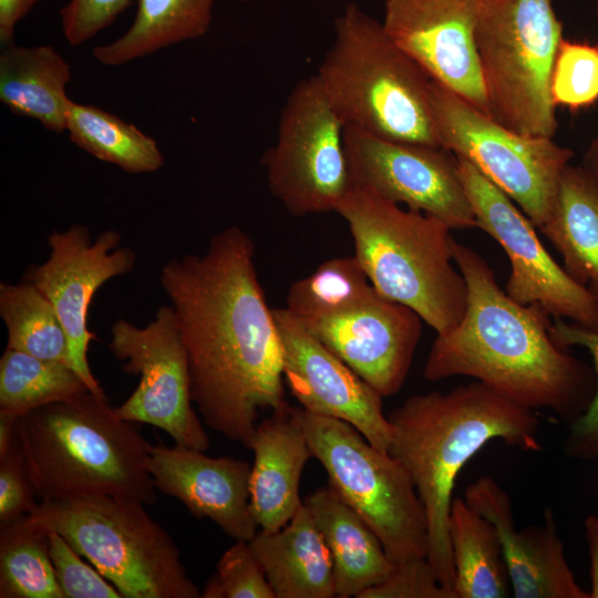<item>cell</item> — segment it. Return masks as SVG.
<instances>
[{"instance_id":"1","label":"cell","mask_w":598,"mask_h":598,"mask_svg":"<svg viewBox=\"0 0 598 598\" xmlns=\"http://www.w3.org/2000/svg\"><path fill=\"white\" fill-rule=\"evenodd\" d=\"M159 282L187 350L200 419L249 448L260 412L287 404L279 333L259 282L252 239L237 226L227 227L202 255L166 261Z\"/></svg>"},{"instance_id":"2","label":"cell","mask_w":598,"mask_h":598,"mask_svg":"<svg viewBox=\"0 0 598 598\" xmlns=\"http://www.w3.org/2000/svg\"><path fill=\"white\" fill-rule=\"evenodd\" d=\"M453 257L466 282V309L455 328L436 334L424 378L470 377L519 405L575 422L595 396V369L559 347L550 316L512 299L473 248L454 240Z\"/></svg>"},{"instance_id":"3","label":"cell","mask_w":598,"mask_h":598,"mask_svg":"<svg viewBox=\"0 0 598 598\" xmlns=\"http://www.w3.org/2000/svg\"><path fill=\"white\" fill-rule=\"evenodd\" d=\"M388 417L392 426L389 453L409 473L426 513V558L439 581L453 590L448 517L457 475L493 440L538 452V417L534 410L478 381L448 392L411 395Z\"/></svg>"},{"instance_id":"4","label":"cell","mask_w":598,"mask_h":598,"mask_svg":"<svg viewBox=\"0 0 598 598\" xmlns=\"http://www.w3.org/2000/svg\"><path fill=\"white\" fill-rule=\"evenodd\" d=\"M19 442L35 495L58 501L110 495L155 504L151 444L105 394L85 391L19 417Z\"/></svg>"},{"instance_id":"5","label":"cell","mask_w":598,"mask_h":598,"mask_svg":"<svg viewBox=\"0 0 598 598\" xmlns=\"http://www.w3.org/2000/svg\"><path fill=\"white\" fill-rule=\"evenodd\" d=\"M336 213L347 221L354 257L379 293L411 308L436 334L458 324L467 288L445 223L353 185Z\"/></svg>"},{"instance_id":"6","label":"cell","mask_w":598,"mask_h":598,"mask_svg":"<svg viewBox=\"0 0 598 598\" xmlns=\"http://www.w3.org/2000/svg\"><path fill=\"white\" fill-rule=\"evenodd\" d=\"M344 122L381 138L441 147L430 102L431 80L385 32L349 3L316 73Z\"/></svg>"},{"instance_id":"7","label":"cell","mask_w":598,"mask_h":598,"mask_svg":"<svg viewBox=\"0 0 598 598\" xmlns=\"http://www.w3.org/2000/svg\"><path fill=\"white\" fill-rule=\"evenodd\" d=\"M143 502L86 495L40 501L28 520L61 535L123 598H198L202 591L169 533Z\"/></svg>"},{"instance_id":"8","label":"cell","mask_w":598,"mask_h":598,"mask_svg":"<svg viewBox=\"0 0 598 598\" xmlns=\"http://www.w3.org/2000/svg\"><path fill=\"white\" fill-rule=\"evenodd\" d=\"M489 114L518 134L554 138L550 82L563 37L551 0H483L476 30Z\"/></svg>"},{"instance_id":"9","label":"cell","mask_w":598,"mask_h":598,"mask_svg":"<svg viewBox=\"0 0 598 598\" xmlns=\"http://www.w3.org/2000/svg\"><path fill=\"white\" fill-rule=\"evenodd\" d=\"M297 413L329 486L374 532L393 565L426 558V513L404 466L344 421Z\"/></svg>"},{"instance_id":"10","label":"cell","mask_w":598,"mask_h":598,"mask_svg":"<svg viewBox=\"0 0 598 598\" xmlns=\"http://www.w3.org/2000/svg\"><path fill=\"white\" fill-rule=\"evenodd\" d=\"M430 102L440 146L473 164L542 227L573 151L554 138L511 131L433 81Z\"/></svg>"},{"instance_id":"11","label":"cell","mask_w":598,"mask_h":598,"mask_svg":"<svg viewBox=\"0 0 598 598\" xmlns=\"http://www.w3.org/2000/svg\"><path fill=\"white\" fill-rule=\"evenodd\" d=\"M344 131L317 75L300 80L264 156L270 193L293 216L336 212L351 189Z\"/></svg>"},{"instance_id":"12","label":"cell","mask_w":598,"mask_h":598,"mask_svg":"<svg viewBox=\"0 0 598 598\" xmlns=\"http://www.w3.org/2000/svg\"><path fill=\"white\" fill-rule=\"evenodd\" d=\"M107 347L125 373L141 377L133 393L115 408L117 415L156 426L175 444L205 452L209 437L193 406L188 355L173 307L161 306L145 327L116 320Z\"/></svg>"},{"instance_id":"13","label":"cell","mask_w":598,"mask_h":598,"mask_svg":"<svg viewBox=\"0 0 598 598\" xmlns=\"http://www.w3.org/2000/svg\"><path fill=\"white\" fill-rule=\"evenodd\" d=\"M455 157L477 228L497 241L509 260L506 293L550 317L598 330V302L549 255L530 219L473 164Z\"/></svg>"},{"instance_id":"14","label":"cell","mask_w":598,"mask_h":598,"mask_svg":"<svg viewBox=\"0 0 598 598\" xmlns=\"http://www.w3.org/2000/svg\"><path fill=\"white\" fill-rule=\"evenodd\" d=\"M344 143L353 186L433 216L451 229L477 228L451 152L381 138L351 126H346Z\"/></svg>"},{"instance_id":"15","label":"cell","mask_w":598,"mask_h":598,"mask_svg":"<svg viewBox=\"0 0 598 598\" xmlns=\"http://www.w3.org/2000/svg\"><path fill=\"white\" fill-rule=\"evenodd\" d=\"M47 240L49 258L31 265L22 280L33 285L52 303L69 339L73 369L91 392L104 394L89 365V344L96 337L87 328V312L100 287L134 269L135 252L121 246L118 231L106 229L92 240L89 228L82 224L54 231Z\"/></svg>"},{"instance_id":"16","label":"cell","mask_w":598,"mask_h":598,"mask_svg":"<svg viewBox=\"0 0 598 598\" xmlns=\"http://www.w3.org/2000/svg\"><path fill=\"white\" fill-rule=\"evenodd\" d=\"M483 0H385L382 25L430 78L489 114L475 30Z\"/></svg>"},{"instance_id":"17","label":"cell","mask_w":598,"mask_h":598,"mask_svg":"<svg viewBox=\"0 0 598 598\" xmlns=\"http://www.w3.org/2000/svg\"><path fill=\"white\" fill-rule=\"evenodd\" d=\"M282 373L305 411L355 427L373 446L388 452L392 426L382 396L306 329L285 307L274 308Z\"/></svg>"},{"instance_id":"18","label":"cell","mask_w":598,"mask_h":598,"mask_svg":"<svg viewBox=\"0 0 598 598\" xmlns=\"http://www.w3.org/2000/svg\"><path fill=\"white\" fill-rule=\"evenodd\" d=\"M422 321L411 308L378 292L352 310L299 322L382 398H389L406 381Z\"/></svg>"},{"instance_id":"19","label":"cell","mask_w":598,"mask_h":598,"mask_svg":"<svg viewBox=\"0 0 598 598\" xmlns=\"http://www.w3.org/2000/svg\"><path fill=\"white\" fill-rule=\"evenodd\" d=\"M147 468L155 487L181 501L193 516L210 519L235 540L249 542L257 533L247 461L212 457L178 444H151Z\"/></svg>"},{"instance_id":"20","label":"cell","mask_w":598,"mask_h":598,"mask_svg":"<svg viewBox=\"0 0 598 598\" xmlns=\"http://www.w3.org/2000/svg\"><path fill=\"white\" fill-rule=\"evenodd\" d=\"M464 501L495 527L516 598H590L576 581L553 511L542 525L516 529L506 491L491 476L470 484Z\"/></svg>"},{"instance_id":"21","label":"cell","mask_w":598,"mask_h":598,"mask_svg":"<svg viewBox=\"0 0 598 598\" xmlns=\"http://www.w3.org/2000/svg\"><path fill=\"white\" fill-rule=\"evenodd\" d=\"M250 450V512L268 532L283 527L303 505L299 488L302 471L313 457L297 408L288 403L258 423Z\"/></svg>"},{"instance_id":"22","label":"cell","mask_w":598,"mask_h":598,"mask_svg":"<svg viewBox=\"0 0 598 598\" xmlns=\"http://www.w3.org/2000/svg\"><path fill=\"white\" fill-rule=\"evenodd\" d=\"M249 545L275 598L336 597L330 551L305 504L283 527L260 529Z\"/></svg>"},{"instance_id":"23","label":"cell","mask_w":598,"mask_h":598,"mask_svg":"<svg viewBox=\"0 0 598 598\" xmlns=\"http://www.w3.org/2000/svg\"><path fill=\"white\" fill-rule=\"evenodd\" d=\"M303 504L330 551L336 597L359 598L391 574L394 565L378 536L329 485Z\"/></svg>"},{"instance_id":"24","label":"cell","mask_w":598,"mask_h":598,"mask_svg":"<svg viewBox=\"0 0 598 598\" xmlns=\"http://www.w3.org/2000/svg\"><path fill=\"white\" fill-rule=\"evenodd\" d=\"M71 66L52 45L2 47L0 101L12 113L33 118L45 130H66Z\"/></svg>"},{"instance_id":"25","label":"cell","mask_w":598,"mask_h":598,"mask_svg":"<svg viewBox=\"0 0 598 598\" xmlns=\"http://www.w3.org/2000/svg\"><path fill=\"white\" fill-rule=\"evenodd\" d=\"M539 229L568 276L598 302V182L580 165L565 168L553 212Z\"/></svg>"},{"instance_id":"26","label":"cell","mask_w":598,"mask_h":598,"mask_svg":"<svg viewBox=\"0 0 598 598\" xmlns=\"http://www.w3.org/2000/svg\"><path fill=\"white\" fill-rule=\"evenodd\" d=\"M448 537L456 598H505L512 585L494 525L464 498H453Z\"/></svg>"},{"instance_id":"27","label":"cell","mask_w":598,"mask_h":598,"mask_svg":"<svg viewBox=\"0 0 598 598\" xmlns=\"http://www.w3.org/2000/svg\"><path fill=\"white\" fill-rule=\"evenodd\" d=\"M215 0H137L127 31L93 49L103 65L118 66L169 45L202 38L212 24Z\"/></svg>"},{"instance_id":"28","label":"cell","mask_w":598,"mask_h":598,"mask_svg":"<svg viewBox=\"0 0 598 598\" xmlns=\"http://www.w3.org/2000/svg\"><path fill=\"white\" fill-rule=\"evenodd\" d=\"M65 131L78 147L128 174L154 173L164 165L163 154L154 138L96 106L70 99Z\"/></svg>"},{"instance_id":"29","label":"cell","mask_w":598,"mask_h":598,"mask_svg":"<svg viewBox=\"0 0 598 598\" xmlns=\"http://www.w3.org/2000/svg\"><path fill=\"white\" fill-rule=\"evenodd\" d=\"M0 316L7 347L73 368L64 327L48 298L33 285L0 283Z\"/></svg>"},{"instance_id":"30","label":"cell","mask_w":598,"mask_h":598,"mask_svg":"<svg viewBox=\"0 0 598 598\" xmlns=\"http://www.w3.org/2000/svg\"><path fill=\"white\" fill-rule=\"evenodd\" d=\"M0 597L64 598L49 551V535L27 516L0 524Z\"/></svg>"},{"instance_id":"31","label":"cell","mask_w":598,"mask_h":598,"mask_svg":"<svg viewBox=\"0 0 598 598\" xmlns=\"http://www.w3.org/2000/svg\"><path fill=\"white\" fill-rule=\"evenodd\" d=\"M90 391L70 365L6 348L0 359V411L17 416Z\"/></svg>"},{"instance_id":"32","label":"cell","mask_w":598,"mask_h":598,"mask_svg":"<svg viewBox=\"0 0 598 598\" xmlns=\"http://www.w3.org/2000/svg\"><path fill=\"white\" fill-rule=\"evenodd\" d=\"M377 293L354 255L336 257L292 282L285 308L297 320L307 321L352 310Z\"/></svg>"},{"instance_id":"33","label":"cell","mask_w":598,"mask_h":598,"mask_svg":"<svg viewBox=\"0 0 598 598\" xmlns=\"http://www.w3.org/2000/svg\"><path fill=\"white\" fill-rule=\"evenodd\" d=\"M551 97L556 106L571 111L598 101V44L564 39L555 60Z\"/></svg>"},{"instance_id":"34","label":"cell","mask_w":598,"mask_h":598,"mask_svg":"<svg viewBox=\"0 0 598 598\" xmlns=\"http://www.w3.org/2000/svg\"><path fill=\"white\" fill-rule=\"evenodd\" d=\"M549 334L564 349L582 347L592 355L597 390L588 409L571 423L565 441V453L580 460L595 458L598 456V330L555 318L549 327Z\"/></svg>"},{"instance_id":"35","label":"cell","mask_w":598,"mask_h":598,"mask_svg":"<svg viewBox=\"0 0 598 598\" xmlns=\"http://www.w3.org/2000/svg\"><path fill=\"white\" fill-rule=\"evenodd\" d=\"M202 598H275L249 542L236 540L221 555Z\"/></svg>"},{"instance_id":"36","label":"cell","mask_w":598,"mask_h":598,"mask_svg":"<svg viewBox=\"0 0 598 598\" xmlns=\"http://www.w3.org/2000/svg\"><path fill=\"white\" fill-rule=\"evenodd\" d=\"M49 551L64 598H123L120 590L58 533L50 532Z\"/></svg>"},{"instance_id":"37","label":"cell","mask_w":598,"mask_h":598,"mask_svg":"<svg viewBox=\"0 0 598 598\" xmlns=\"http://www.w3.org/2000/svg\"><path fill=\"white\" fill-rule=\"evenodd\" d=\"M359 598H456L453 590L436 578L427 558L395 565L380 584L362 592Z\"/></svg>"},{"instance_id":"38","label":"cell","mask_w":598,"mask_h":598,"mask_svg":"<svg viewBox=\"0 0 598 598\" xmlns=\"http://www.w3.org/2000/svg\"><path fill=\"white\" fill-rule=\"evenodd\" d=\"M35 496L18 440L0 458V524L29 515L38 504Z\"/></svg>"},{"instance_id":"39","label":"cell","mask_w":598,"mask_h":598,"mask_svg":"<svg viewBox=\"0 0 598 598\" xmlns=\"http://www.w3.org/2000/svg\"><path fill=\"white\" fill-rule=\"evenodd\" d=\"M132 0H70L60 10L63 35L79 45L109 27Z\"/></svg>"},{"instance_id":"40","label":"cell","mask_w":598,"mask_h":598,"mask_svg":"<svg viewBox=\"0 0 598 598\" xmlns=\"http://www.w3.org/2000/svg\"><path fill=\"white\" fill-rule=\"evenodd\" d=\"M42 0H0V43L1 47L13 43L18 22Z\"/></svg>"},{"instance_id":"41","label":"cell","mask_w":598,"mask_h":598,"mask_svg":"<svg viewBox=\"0 0 598 598\" xmlns=\"http://www.w3.org/2000/svg\"><path fill=\"white\" fill-rule=\"evenodd\" d=\"M590 560V598H598V516L589 515L584 523Z\"/></svg>"},{"instance_id":"42","label":"cell","mask_w":598,"mask_h":598,"mask_svg":"<svg viewBox=\"0 0 598 598\" xmlns=\"http://www.w3.org/2000/svg\"><path fill=\"white\" fill-rule=\"evenodd\" d=\"M19 417L0 411V458L7 455L19 440Z\"/></svg>"},{"instance_id":"43","label":"cell","mask_w":598,"mask_h":598,"mask_svg":"<svg viewBox=\"0 0 598 598\" xmlns=\"http://www.w3.org/2000/svg\"><path fill=\"white\" fill-rule=\"evenodd\" d=\"M580 166L598 182V135L589 142L582 154Z\"/></svg>"},{"instance_id":"44","label":"cell","mask_w":598,"mask_h":598,"mask_svg":"<svg viewBox=\"0 0 598 598\" xmlns=\"http://www.w3.org/2000/svg\"><path fill=\"white\" fill-rule=\"evenodd\" d=\"M597 16H598V6H597Z\"/></svg>"}]
</instances>
